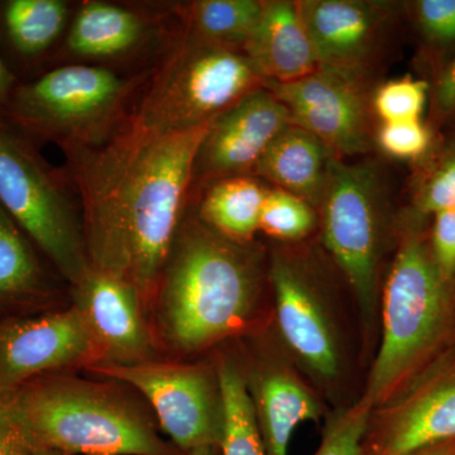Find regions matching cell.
<instances>
[{
	"mask_svg": "<svg viewBox=\"0 0 455 455\" xmlns=\"http://www.w3.org/2000/svg\"><path fill=\"white\" fill-rule=\"evenodd\" d=\"M212 122L167 134L121 122L100 146L65 152L90 267L127 281L140 299L160 283Z\"/></svg>",
	"mask_w": 455,
	"mask_h": 455,
	"instance_id": "obj_1",
	"label": "cell"
},
{
	"mask_svg": "<svg viewBox=\"0 0 455 455\" xmlns=\"http://www.w3.org/2000/svg\"><path fill=\"white\" fill-rule=\"evenodd\" d=\"M161 280L160 325L171 346L184 352L242 331L259 305L256 253L199 217L180 224Z\"/></svg>",
	"mask_w": 455,
	"mask_h": 455,
	"instance_id": "obj_2",
	"label": "cell"
},
{
	"mask_svg": "<svg viewBox=\"0 0 455 455\" xmlns=\"http://www.w3.org/2000/svg\"><path fill=\"white\" fill-rule=\"evenodd\" d=\"M35 451L55 455H166L151 424L118 394L47 373L8 390Z\"/></svg>",
	"mask_w": 455,
	"mask_h": 455,
	"instance_id": "obj_3",
	"label": "cell"
},
{
	"mask_svg": "<svg viewBox=\"0 0 455 455\" xmlns=\"http://www.w3.org/2000/svg\"><path fill=\"white\" fill-rule=\"evenodd\" d=\"M448 283L423 236L403 235L383 290L381 344L363 395L374 409L397 396L438 347L451 316Z\"/></svg>",
	"mask_w": 455,
	"mask_h": 455,
	"instance_id": "obj_4",
	"label": "cell"
},
{
	"mask_svg": "<svg viewBox=\"0 0 455 455\" xmlns=\"http://www.w3.org/2000/svg\"><path fill=\"white\" fill-rule=\"evenodd\" d=\"M148 77H123L101 66H60L20 80L0 113L36 145L55 142L65 152L92 148L112 136L132 94Z\"/></svg>",
	"mask_w": 455,
	"mask_h": 455,
	"instance_id": "obj_5",
	"label": "cell"
},
{
	"mask_svg": "<svg viewBox=\"0 0 455 455\" xmlns=\"http://www.w3.org/2000/svg\"><path fill=\"white\" fill-rule=\"evenodd\" d=\"M267 82L241 51L185 32L123 123L149 133L193 130L212 122Z\"/></svg>",
	"mask_w": 455,
	"mask_h": 455,
	"instance_id": "obj_6",
	"label": "cell"
},
{
	"mask_svg": "<svg viewBox=\"0 0 455 455\" xmlns=\"http://www.w3.org/2000/svg\"><path fill=\"white\" fill-rule=\"evenodd\" d=\"M0 204L57 272L79 283L90 268L83 220L59 172L2 113Z\"/></svg>",
	"mask_w": 455,
	"mask_h": 455,
	"instance_id": "obj_7",
	"label": "cell"
},
{
	"mask_svg": "<svg viewBox=\"0 0 455 455\" xmlns=\"http://www.w3.org/2000/svg\"><path fill=\"white\" fill-rule=\"evenodd\" d=\"M323 238L370 322L379 295L383 196L377 171L331 158L322 203Z\"/></svg>",
	"mask_w": 455,
	"mask_h": 455,
	"instance_id": "obj_8",
	"label": "cell"
},
{
	"mask_svg": "<svg viewBox=\"0 0 455 455\" xmlns=\"http://www.w3.org/2000/svg\"><path fill=\"white\" fill-rule=\"evenodd\" d=\"M95 372L128 383L154 407L161 427L187 451L218 447L221 436L220 381L205 368L140 362L92 366Z\"/></svg>",
	"mask_w": 455,
	"mask_h": 455,
	"instance_id": "obj_9",
	"label": "cell"
},
{
	"mask_svg": "<svg viewBox=\"0 0 455 455\" xmlns=\"http://www.w3.org/2000/svg\"><path fill=\"white\" fill-rule=\"evenodd\" d=\"M278 331L293 358L320 382H333L343 370L339 329L322 283L309 263L276 253L269 269Z\"/></svg>",
	"mask_w": 455,
	"mask_h": 455,
	"instance_id": "obj_10",
	"label": "cell"
},
{
	"mask_svg": "<svg viewBox=\"0 0 455 455\" xmlns=\"http://www.w3.org/2000/svg\"><path fill=\"white\" fill-rule=\"evenodd\" d=\"M291 116L337 158L366 154L372 147L364 83L317 68L289 84H268Z\"/></svg>",
	"mask_w": 455,
	"mask_h": 455,
	"instance_id": "obj_11",
	"label": "cell"
},
{
	"mask_svg": "<svg viewBox=\"0 0 455 455\" xmlns=\"http://www.w3.org/2000/svg\"><path fill=\"white\" fill-rule=\"evenodd\" d=\"M291 124L289 110L271 90H254L212 123L193 179L212 184L251 176L271 143Z\"/></svg>",
	"mask_w": 455,
	"mask_h": 455,
	"instance_id": "obj_12",
	"label": "cell"
},
{
	"mask_svg": "<svg viewBox=\"0 0 455 455\" xmlns=\"http://www.w3.org/2000/svg\"><path fill=\"white\" fill-rule=\"evenodd\" d=\"M100 355L76 307L0 324V391Z\"/></svg>",
	"mask_w": 455,
	"mask_h": 455,
	"instance_id": "obj_13",
	"label": "cell"
},
{
	"mask_svg": "<svg viewBox=\"0 0 455 455\" xmlns=\"http://www.w3.org/2000/svg\"><path fill=\"white\" fill-rule=\"evenodd\" d=\"M296 3L319 68L364 83L385 35L386 4L361 0Z\"/></svg>",
	"mask_w": 455,
	"mask_h": 455,
	"instance_id": "obj_14",
	"label": "cell"
},
{
	"mask_svg": "<svg viewBox=\"0 0 455 455\" xmlns=\"http://www.w3.org/2000/svg\"><path fill=\"white\" fill-rule=\"evenodd\" d=\"M395 398V397H394ZM367 455H411L455 439V370L444 371L379 406Z\"/></svg>",
	"mask_w": 455,
	"mask_h": 455,
	"instance_id": "obj_15",
	"label": "cell"
},
{
	"mask_svg": "<svg viewBox=\"0 0 455 455\" xmlns=\"http://www.w3.org/2000/svg\"><path fill=\"white\" fill-rule=\"evenodd\" d=\"M75 307L82 314L100 353L110 363L146 362L151 340L142 315L136 287L108 272L90 267L73 284Z\"/></svg>",
	"mask_w": 455,
	"mask_h": 455,
	"instance_id": "obj_16",
	"label": "cell"
},
{
	"mask_svg": "<svg viewBox=\"0 0 455 455\" xmlns=\"http://www.w3.org/2000/svg\"><path fill=\"white\" fill-rule=\"evenodd\" d=\"M243 53L267 85L298 82L319 68L296 2H265Z\"/></svg>",
	"mask_w": 455,
	"mask_h": 455,
	"instance_id": "obj_17",
	"label": "cell"
},
{
	"mask_svg": "<svg viewBox=\"0 0 455 455\" xmlns=\"http://www.w3.org/2000/svg\"><path fill=\"white\" fill-rule=\"evenodd\" d=\"M250 392L268 455L289 454L296 427L307 421H319L324 414L323 403L309 386L283 366L260 372Z\"/></svg>",
	"mask_w": 455,
	"mask_h": 455,
	"instance_id": "obj_18",
	"label": "cell"
},
{
	"mask_svg": "<svg viewBox=\"0 0 455 455\" xmlns=\"http://www.w3.org/2000/svg\"><path fill=\"white\" fill-rule=\"evenodd\" d=\"M334 157L310 132L291 124L271 143L253 173L319 208Z\"/></svg>",
	"mask_w": 455,
	"mask_h": 455,
	"instance_id": "obj_19",
	"label": "cell"
},
{
	"mask_svg": "<svg viewBox=\"0 0 455 455\" xmlns=\"http://www.w3.org/2000/svg\"><path fill=\"white\" fill-rule=\"evenodd\" d=\"M40 254L0 204V313H8L7 322L20 319L22 310L42 307L52 292Z\"/></svg>",
	"mask_w": 455,
	"mask_h": 455,
	"instance_id": "obj_20",
	"label": "cell"
},
{
	"mask_svg": "<svg viewBox=\"0 0 455 455\" xmlns=\"http://www.w3.org/2000/svg\"><path fill=\"white\" fill-rule=\"evenodd\" d=\"M148 26L140 14L106 2L83 4L71 23L65 47L89 60L125 55L145 40Z\"/></svg>",
	"mask_w": 455,
	"mask_h": 455,
	"instance_id": "obj_21",
	"label": "cell"
},
{
	"mask_svg": "<svg viewBox=\"0 0 455 455\" xmlns=\"http://www.w3.org/2000/svg\"><path fill=\"white\" fill-rule=\"evenodd\" d=\"M68 14L62 0H5L0 3V38L14 59L32 64L61 37Z\"/></svg>",
	"mask_w": 455,
	"mask_h": 455,
	"instance_id": "obj_22",
	"label": "cell"
},
{
	"mask_svg": "<svg viewBox=\"0 0 455 455\" xmlns=\"http://www.w3.org/2000/svg\"><path fill=\"white\" fill-rule=\"evenodd\" d=\"M267 190L251 176L212 182L200 204L199 218L232 241L245 243L259 230Z\"/></svg>",
	"mask_w": 455,
	"mask_h": 455,
	"instance_id": "obj_23",
	"label": "cell"
},
{
	"mask_svg": "<svg viewBox=\"0 0 455 455\" xmlns=\"http://www.w3.org/2000/svg\"><path fill=\"white\" fill-rule=\"evenodd\" d=\"M265 2L197 0L182 8L188 31L214 46L243 52Z\"/></svg>",
	"mask_w": 455,
	"mask_h": 455,
	"instance_id": "obj_24",
	"label": "cell"
},
{
	"mask_svg": "<svg viewBox=\"0 0 455 455\" xmlns=\"http://www.w3.org/2000/svg\"><path fill=\"white\" fill-rule=\"evenodd\" d=\"M221 396V455H268L243 374L233 363L218 370Z\"/></svg>",
	"mask_w": 455,
	"mask_h": 455,
	"instance_id": "obj_25",
	"label": "cell"
},
{
	"mask_svg": "<svg viewBox=\"0 0 455 455\" xmlns=\"http://www.w3.org/2000/svg\"><path fill=\"white\" fill-rule=\"evenodd\" d=\"M316 224L315 206L309 202L281 188L267 190L259 220V230L266 235L278 241H300Z\"/></svg>",
	"mask_w": 455,
	"mask_h": 455,
	"instance_id": "obj_26",
	"label": "cell"
},
{
	"mask_svg": "<svg viewBox=\"0 0 455 455\" xmlns=\"http://www.w3.org/2000/svg\"><path fill=\"white\" fill-rule=\"evenodd\" d=\"M374 411L366 396L335 412L325 425L322 443L314 455H364V439Z\"/></svg>",
	"mask_w": 455,
	"mask_h": 455,
	"instance_id": "obj_27",
	"label": "cell"
},
{
	"mask_svg": "<svg viewBox=\"0 0 455 455\" xmlns=\"http://www.w3.org/2000/svg\"><path fill=\"white\" fill-rule=\"evenodd\" d=\"M427 97V84L412 77L391 80L377 90L373 110L383 123L419 121Z\"/></svg>",
	"mask_w": 455,
	"mask_h": 455,
	"instance_id": "obj_28",
	"label": "cell"
},
{
	"mask_svg": "<svg viewBox=\"0 0 455 455\" xmlns=\"http://www.w3.org/2000/svg\"><path fill=\"white\" fill-rule=\"evenodd\" d=\"M377 143L391 157L411 160L425 154L430 133L420 121L383 123Z\"/></svg>",
	"mask_w": 455,
	"mask_h": 455,
	"instance_id": "obj_29",
	"label": "cell"
},
{
	"mask_svg": "<svg viewBox=\"0 0 455 455\" xmlns=\"http://www.w3.org/2000/svg\"><path fill=\"white\" fill-rule=\"evenodd\" d=\"M416 16L429 40L455 42V0H421L416 4Z\"/></svg>",
	"mask_w": 455,
	"mask_h": 455,
	"instance_id": "obj_30",
	"label": "cell"
},
{
	"mask_svg": "<svg viewBox=\"0 0 455 455\" xmlns=\"http://www.w3.org/2000/svg\"><path fill=\"white\" fill-rule=\"evenodd\" d=\"M434 215L430 251L440 275L451 283L455 276V209Z\"/></svg>",
	"mask_w": 455,
	"mask_h": 455,
	"instance_id": "obj_31",
	"label": "cell"
},
{
	"mask_svg": "<svg viewBox=\"0 0 455 455\" xmlns=\"http://www.w3.org/2000/svg\"><path fill=\"white\" fill-rule=\"evenodd\" d=\"M419 209L431 214L455 209V156L445 161L427 182L419 197Z\"/></svg>",
	"mask_w": 455,
	"mask_h": 455,
	"instance_id": "obj_32",
	"label": "cell"
},
{
	"mask_svg": "<svg viewBox=\"0 0 455 455\" xmlns=\"http://www.w3.org/2000/svg\"><path fill=\"white\" fill-rule=\"evenodd\" d=\"M31 443L20 427L8 391H0V455H33Z\"/></svg>",
	"mask_w": 455,
	"mask_h": 455,
	"instance_id": "obj_33",
	"label": "cell"
},
{
	"mask_svg": "<svg viewBox=\"0 0 455 455\" xmlns=\"http://www.w3.org/2000/svg\"><path fill=\"white\" fill-rule=\"evenodd\" d=\"M436 108L443 116L455 110V59L440 77L435 94Z\"/></svg>",
	"mask_w": 455,
	"mask_h": 455,
	"instance_id": "obj_34",
	"label": "cell"
},
{
	"mask_svg": "<svg viewBox=\"0 0 455 455\" xmlns=\"http://www.w3.org/2000/svg\"><path fill=\"white\" fill-rule=\"evenodd\" d=\"M20 82L17 75L11 70L7 62L0 56V109L7 103L9 95Z\"/></svg>",
	"mask_w": 455,
	"mask_h": 455,
	"instance_id": "obj_35",
	"label": "cell"
},
{
	"mask_svg": "<svg viewBox=\"0 0 455 455\" xmlns=\"http://www.w3.org/2000/svg\"><path fill=\"white\" fill-rule=\"evenodd\" d=\"M411 455H455V439L429 445V447L420 449Z\"/></svg>",
	"mask_w": 455,
	"mask_h": 455,
	"instance_id": "obj_36",
	"label": "cell"
},
{
	"mask_svg": "<svg viewBox=\"0 0 455 455\" xmlns=\"http://www.w3.org/2000/svg\"><path fill=\"white\" fill-rule=\"evenodd\" d=\"M188 455H218L217 447H203L190 451Z\"/></svg>",
	"mask_w": 455,
	"mask_h": 455,
	"instance_id": "obj_37",
	"label": "cell"
},
{
	"mask_svg": "<svg viewBox=\"0 0 455 455\" xmlns=\"http://www.w3.org/2000/svg\"><path fill=\"white\" fill-rule=\"evenodd\" d=\"M33 455H55L52 453H49V451H35Z\"/></svg>",
	"mask_w": 455,
	"mask_h": 455,
	"instance_id": "obj_38",
	"label": "cell"
}]
</instances>
